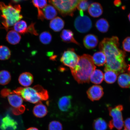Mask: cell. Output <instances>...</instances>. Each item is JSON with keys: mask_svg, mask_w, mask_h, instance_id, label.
I'll use <instances>...</instances> for the list:
<instances>
[{"mask_svg": "<svg viewBox=\"0 0 130 130\" xmlns=\"http://www.w3.org/2000/svg\"><path fill=\"white\" fill-rule=\"evenodd\" d=\"M109 115L112 119L108 124V126L110 129L116 128L118 130H121L124 126L122 111L123 109L122 105H120L114 108L110 107L108 108Z\"/></svg>", "mask_w": 130, "mask_h": 130, "instance_id": "8992f818", "label": "cell"}, {"mask_svg": "<svg viewBox=\"0 0 130 130\" xmlns=\"http://www.w3.org/2000/svg\"><path fill=\"white\" fill-rule=\"evenodd\" d=\"M72 97L71 95L64 96L58 100V106L59 109L63 112H67L72 108Z\"/></svg>", "mask_w": 130, "mask_h": 130, "instance_id": "8fae6325", "label": "cell"}, {"mask_svg": "<svg viewBox=\"0 0 130 130\" xmlns=\"http://www.w3.org/2000/svg\"><path fill=\"white\" fill-rule=\"evenodd\" d=\"M124 129L128 130H130V118H127L125 120L124 123Z\"/></svg>", "mask_w": 130, "mask_h": 130, "instance_id": "d590c367", "label": "cell"}, {"mask_svg": "<svg viewBox=\"0 0 130 130\" xmlns=\"http://www.w3.org/2000/svg\"><path fill=\"white\" fill-rule=\"evenodd\" d=\"M27 130H39V129L36 128L30 127L28 128Z\"/></svg>", "mask_w": 130, "mask_h": 130, "instance_id": "f35d334b", "label": "cell"}, {"mask_svg": "<svg viewBox=\"0 0 130 130\" xmlns=\"http://www.w3.org/2000/svg\"><path fill=\"white\" fill-rule=\"evenodd\" d=\"M123 130H128L126 129H123Z\"/></svg>", "mask_w": 130, "mask_h": 130, "instance_id": "b9f144b4", "label": "cell"}, {"mask_svg": "<svg viewBox=\"0 0 130 130\" xmlns=\"http://www.w3.org/2000/svg\"><path fill=\"white\" fill-rule=\"evenodd\" d=\"M74 26L78 31L82 33H86L92 28V22L88 16L79 15L75 20Z\"/></svg>", "mask_w": 130, "mask_h": 130, "instance_id": "9c48e42d", "label": "cell"}, {"mask_svg": "<svg viewBox=\"0 0 130 130\" xmlns=\"http://www.w3.org/2000/svg\"><path fill=\"white\" fill-rule=\"evenodd\" d=\"M35 23H32L27 28V33H30L35 35H38V34L35 28Z\"/></svg>", "mask_w": 130, "mask_h": 130, "instance_id": "e575fe53", "label": "cell"}, {"mask_svg": "<svg viewBox=\"0 0 130 130\" xmlns=\"http://www.w3.org/2000/svg\"><path fill=\"white\" fill-rule=\"evenodd\" d=\"M21 37L19 33L14 30H11L8 32L6 39L10 44L16 45L20 42Z\"/></svg>", "mask_w": 130, "mask_h": 130, "instance_id": "44dd1931", "label": "cell"}, {"mask_svg": "<svg viewBox=\"0 0 130 130\" xmlns=\"http://www.w3.org/2000/svg\"><path fill=\"white\" fill-rule=\"evenodd\" d=\"M98 42L97 37L92 34L86 35L83 40L84 46L88 49H92L95 48L98 44Z\"/></svg>", "mask_w": 130, "mask_h": 130, "instance_id": "4fadbf2b", "label": "cell"}, {"mask_svg": "<svg viewBox=\"0 0 130 130\" xmlns=\"http://www.w3.org/2000/svg\"><path fill=\"white\" fill-rule=\"evenodd\" d=\"M64 21L61 18L57 17L50 21L49 26L50 28L54 31L58 32L64 28Z\"/></svg>", "mask_w": 130, "mask_h": 130, "instance_id": "2e32d148", "label": "cell"}, {"mask_svg": "<svg viewBox=\"0 0 130 130\" xmlns=\"http://www.w3.org/2000/svg\"><path fill=\"white\" fill-rule=\"evenodd\" d=\"M129 59L130 60V57L129 58ZM127 70L128 73H129V74H130V64L128 65V67Z\"/></svg>", "mask_w": 130, "mask_h": 130, "instance_id": "ab89813d", "label": "cell"}, {"mask_svg": "<svg viewBox=\"0 0 130 130\" xmlns=\"http://www.w3.org/2000/svg\"><path fill=\"white\" fill-rule=\"evenodd\" d=\"M128 19H129V20L130 22V13L129 14V15H128Z\"/></svg>", "mask_w": 130, "mask_h": 130, "instance_id": "60d3db41", "label": "cell"}, {"mask_svg": "<svg viewBox=\"0 0 130 130\" xmlns=\"http://www.w3.org/2000/svg\"><path fill=\"white\" fill-rule=\"evenodd\" d=\"M11 77L10 73L6 70L0 71V84L2 85H7L11 80Z\"/></svg>", "mask_w": 130, "mask_h": 130, "instance_id": "f1b7e54d", "label": "cell"}, {"mask_svg": "<svg viewBox=\"0 0 130 130\" xmlns=\"http://www.w3.org/2000/svg\"><path fill=\"white\" fill-rule=\"evenodd\" d=\"M118 83L120 87L123 88H130V74L122 73L119 76Z\"/></svg>", "mask_w": 130, "mask_h": 130, "instance_id": "603a6c76", "label": "cell"}, {"mask_svg": "<svg viewBox=\"0 0 130 130\" xmlns=\"http://www.w3.org/2000/svg\"><path fill=\"white\" fill-rule=\"evenodd\" d=\"M48 130H62V125L59 122L53 121L50 123L48 125Z\"/></svg>", "mask_w": 130, "mask_h": 130, "instance_id": "1f68e13d", "label": "cell"}, {"mask_svg": "<svg viewBox=\"0 0 130 130\" xmlns=\"http://www.w3.org/2000/svg\"><path fill=\"white\" fill-rule=\"evenodd\" d=\"M104 79L103 72L99 69H95L91 74L90 81L94 84H99L101 83Z\"/></svg>", "mask_w": 130, "mask_h": 130, "instance_id": "7402d4cb", "label": "cell"}, {"mask_svg": "<svg viewBox=\"0 0 130 130\" xmlns=\"http://www.w3.org/2000/svg\"><path fill=\"white\" fill-rule=\"evenodd\" d=\"M89 13L94 18H98L102 15L103 9L101 5L98 3H94L89 5L88 9Z\"/></svg>", "mask_w": 130, "mask_h": 130, "instance_id": "5bb4252c", "label": "cell"}, {"mask_svg": "<svg viewBox=\"0 0 130 130\" xmlns=\"http://www.w3.org/2000/svg\"><path fill=\"white\" fill-rule=\"evenodd\" d=\"M104 94L103 88L100 85L92 86L87 91L88 97L92 101L100 100L103 96Z\"/></svg>", "mask_w": 130, "mask_h": 130, "instance_id": "30bf717a", "label": "cell"}, {"mask_svg": "<svg viewBox=\"0 0 130 130\" xmlns=\"http://www.w3.org/2000/svg\"><path fill=\"white\" fill-rule=\"evenodd\" d=\"M27 1V0H11V2L14 4H17L23 1Z\"/></svg>", "mask_w": 130, "mask_h": 130, "instance_id": "74e56055", "label": "cell"}, {"mask_svg": "<svg viewBox=\"0 0 130 130\" xmlns=\"http://www.w3.org/2000/svg\"><path fill=\"white\" fill-rule=\"evenodd\" d=\"M6 97L10 104L14 108L13 112L15 114L23 112L25 108L22 105L23 100L20 96L10 91Z\"/></svg>", "mask_w": 130, "mask_h": 130, "instance_id": "ba28073f", "label": "cell"}, {"mask_svg": "<svg viewBox=\"0 0 130 130\" xmlns=\"http://www.w3.org/2000/svg\"><path fill=\"white\" fill-rule=\"evenodd\" d=\"M44 17L47 20H52L57 14V12L54 6L48 5L42 10Z\"/></svg>", "mask_w": 130, "mask_h": 130, "instance_id": "e0dca14e", "label": "cell"}, {"mask_svg": "<svg viewBox=\"0 0 130 130\" xmlns=\"http://www.w3.org/2000/svg\"><path fill=\"white\" fill-rule=\"evenodd\" d=\"M21 7L20 5H6L0 2V17L3 28L8 30L9 27L14 26L16 22L21 20L23 16L21 14Z\"/></svg>", "mask_w": 130, "mask_h": 130, "instance_id": "3957f363", "label": "cell"}, {"mask_svg": "<svg viewBox=\"0 0 130 130\" xmlns=\"http://www.w3.org/2000/svg\"><path fill=\"white\" fill-rule=\"evenodd\" d=\"M119 46V39L117 36L104 38L99 45V49L106 57L104 71H113L118 75L125 72L128 68L125 61L126 53L120 49Z\"/></svg>", "mask_w": 130, "mask_h": 130, "instance_id": "6da1fadb", "label": "cell"}, {"mask_svg": "<svg viewBox=\"0 0 130 130\" xmlns=\"http://www.w3.org/2000/svg\"><path fill=\"white\" fill-rule=\"evenodd\" d=\"M79 56L73 48H70L64 51L61 57L60 61L64 66L70 69L74 68L78 62Z\"/></svg>", "mask_w": 130, "mask_h": 130, "instance_id": "52a82bcc", "label": "cell"}, {"mask_svg": "<svg viewBox=\"0 0 130 130\" xmlns=\"http://www.w3.org/2000/svg\"><path fill=\"white\" fill-rule=\"evenodd\" d=\"M118 75L114 71H105L104 74V79L105 82L109 84H113L117 78Z\"/></svg>", "mask_w": 130, "mask_h": 130, "instance_id": "83f0119b", "label": "cell"}, {"mask_svg": "<svg viewBox=\"0 0 130 130\" xmlns=\"http://www.w3.org/2000/svg\"><path fill=\"white\" fill-rule=\"evenodd\" d=\"M122 45L125 51L130 52V37L125 39L123 42Z\"/></svg>", "mask_w": 130, "mask_h": 130, "instance_id": "836d02e7", "label": "cell"}, {"mask_svg": "<svg viewBox=\"0 0 130 130\" xmlns=\"http://www.w3.org/2000/svg\"><path fill=\"white\" fill-rule=\"evenodd\" d=\"M32 3L34 6L38 10V18L42 21L44 19L42 10L47 5V0H32Z\"/></svg>", "mask_w": 130, "mask_h": 130, "instance_id": "d6986e66", "label": "cell"}, {"mask_svg": "<svg viewBox=\"0 0 130 130\" xmlns=\"http://www.w3.org/2000/svg\"><path fill=\"white\" fill-rule=\"evenodd\" d=\"M11 52L9 48L4 45L0 46V60H6L10 58Z\"/></svg>", "mask_w": 130, "mask_h": 130, "instance_id": "f546056e", "label": "cell"}, {"mask_svg": "<svg viewBox=\"0 0 130 130\" xmlns=\"http://www.w3.org/2000/svg\"><path fill=\"white\" fill-rule=\"evenodd\" d=\"M27 28L28 27L26 22L23 20L18 21L13 26L14 30L21 34L27 33Z\"/></svg>", "mask_w": 130, "mask_h": 130, "instance_id": "484cf974", "label": "cell"}, {"mask_svg": "<svg viewBox=\"0 0 130 130\" xmlns=\"http://www.w3.org/2000/svg\"><path fill=\"white\" fill-rule=\"evenodd\" d=\"M95 27L99 31L102 33H105L108 31L109 25L106 19H101L97 21Z\"/></svg>", "mask_w": 130, "mask_h": 130, "instance_id": "d4e9b609", "label": "cell"}, {"mask_svg": "<svg viewBox=\"0 0 130 130\" xmlns=\"http://www.w3.org/2000/svg\"><path fill=\"white\" fill-rule=\"evenodd\" d=\"M89 6V4L88 0H84L79 3L77 8L79 11L83 12L88 9Z\"/></svg>", "mask_w": 130, "mask_h": 130, "instance_id": "d6a6232c", "label": "cell"}, {"mask_svg": "<svg viewBox=\"0 0 130 130\" xmlns=\"http://www.w3.org/2000/svg\"><path fill=\"white\" fill-rule=\"evenodd\" d=\"M52 37L51 34L48 31H44L42 32L40 35L39 40L42 43L47 45L51 43Z\"/></svg>", "mask_w": 130, "mask_h": 130, "instance_id": "4dcf8cb0", "label": "cell"}, {"mask_svg": "<svg viewBox=\"0 0 130 130\" xmlns=\"http://www.w3.org/2000/svg\"><path fill=\"white\" fill-rule=\"evenodd\" d=\"M17 122L7 115L3 119L0 127L3 130L7 129L15 130L17 128Z\"/></svg>", "mask_w": 130, "mask_h": 130, "instance_id": "7c38bea8", "label": "cell"}, {"mask_svg": "<svg viewBox=\"0 0 130 130\" xmlns=\"http://www.w3.org/2000/svg\"><path fill=\"white\" fill-rule=\"evenodd\" d=\"M74 33L72 31L67 29L63 30L61 32L60 37L63 42L66 43H72L79 45V43L74 38Z\"/></svg>", "mask_w": 130, "mask_h": 130, "instance_id": "ac0fdd59", "label": "cell"}, {"mask_svg": "<svg viewBox=\"0 0 130 130\" xmlns=\"http://www.w3.org/2000/svg\"><path fill=\"white\" fill-rule=\"evenodd\" d=\"M108 124L102 118H99L94 120L93 126L95 130H106Z\"/></svg>", "mask_w": 130, "mask_h": 130, "instance_id": "4316f807", "label": "cell"}, {"mask_svg": "<svg viewBox=\"0 0 130 130\" xmlns=\"http://www.w3.org/2000/svg\"><path fill=\"white\" fill-rule=\"evenodd\" d=\"M121 1L120 0H115L114 1V4L115 6H117V7L121 6Z\"/></svg>", "mask_w": 130, "mask_h": 130, "instance_id": "8d00e7d4", "label": "cell"}, {"mask_svg": "<svg viewBox=\"0 0 130 130\" xmlns=\"http://www.w3.org/2000/svg\"><path fill=\"white\" fill-rule=\"evenodd\" d=\"M84 0H48L49 2L63 16H73L80 1Z\"/></svg>", "mask_w": 130, "mask_h": 130, "instance_id": "5b68a950", "label": "cell"}, {"mask_svg": "<svg viewBox=\"0 0 130 130\" xmlns=\"http://www.w3.org/2000/svg\"><path fill=\"white\" fill-rule=\"evenodd\" d=\"M48 112L47 109L42 102L37 104L34 107L33 113L35 116L37 118H42L47 115Z\"/></svg>", "mask_w": 130, "mask_h": 130, "instance_id": "ffe728a7", "label": "cell"}, {"mask_svg": "<svg viewBox=\"0 0 130 130\" xmlns=\"http://www.w3.org/2000/svg\"><path fill=\"white\" fill-rule=\"evenodd\" d=\"M96 68L92 56L88 54H84L79 56L77 64L70 69L74 79L78 83L83 84L89 83L91 74Z\"/></svg>", "mask_w": 130, "mask_h": 130, "instance_id": "7a4b0ae2", "label": "cell"}, {"mask_svg": "<svg viewBox=\"0 0 130 130\" xmlns=\"http://www.w3.org/2000/svg\"><path fill=\"white\" fill-rule=\"evenodd\" d=\"M94 64L98 66H103L106 62V57L101 51L95 53L92 57Z\"/></svg>", "mask_w": 130, "mask_h": 130, "instance_id": "cb8c5ba5", "label": "cell"}, {"mask_svg": "<svg viewBox=\"0 0 130 130\" xmlns=\"http://www.w3.org/2000/svg\"><path fill=\"white\" fill-rule=\"evenodd\" d=\"M12 92L20 96L23 100L36 104L49 98L47 91L39 85L32 88L19 87Z\"/></svg>", "mask_w": 130, "mask_h": 130, "instance_id": "277c9868", "label": "cell"}, {"mask_svg": "<svg viewBox=\"0 0 130 130\" xmlns=\"http://www.w3.org/2000/svg\"><path fill=\"white\" fill-rule=\"evenodd\" d=\"M19 81V83L23 87H28L33 82V76L30 73L24 72L20 75Z\"/></svg>", "mask_w": 130, "mask_h": 130, "instance_id": "9a60e30c", "label": "cell"}]
</instances>
